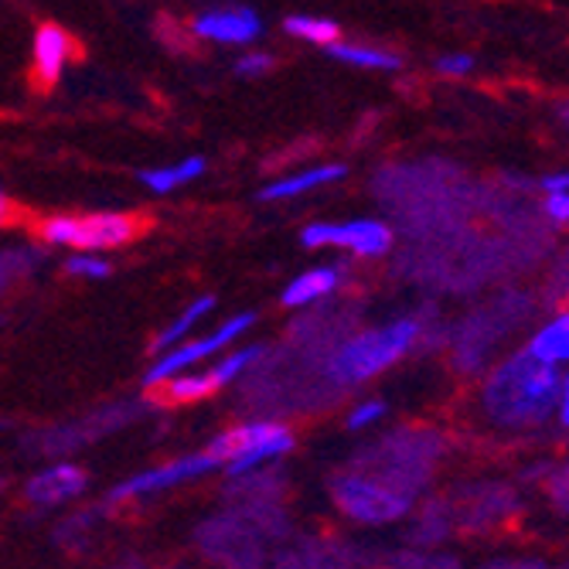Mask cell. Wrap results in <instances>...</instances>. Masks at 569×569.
Wrapping results in <instances>:
<instances>
[{
	"label": "cell",
	"mask_w": 569,
	"mask_h": 569,
	"mask_svg": "<svg viewBox=\"0 0 569 569\" xmlns=\"http://www.w3.org/2000/svg\"><path fill=\"white\" fill-rule=\"evenodd\" d=\"M569 389L566 376L529 358L526 351L508 358L485 389L488 412L501 427H536L552 417V406Z\"/></svg>",
	"instance_id": "cell-1"
},
{
	"label": "cell",
	"mask_w": 569,
	"mask_h": 569,
	"mask_svg": "<svg viewBox=\"0 0 569 569\" xmlns=\"http://www.w3.org/2000/svg\"><path fill=\"white\" fill-rule=\"evenodd\" d=\"M417 338H420L417 318H402L386 328L358 335L348 345H341L338 355L331 358V376L338 382H366V379L386 372L392 361H399Z\"/></svg>",
	"instance_id": "cell-2"
},
{
	"label": "cell",
	"mask_w": 569,
	"mask_h": 569,
	"mask_svg": "<svg viewBox=\"0 0 569 569\" xmlns=\"http://www.w3.org/2000/svg\"><path fill=\"white\" fill-rule=\"evenodd\" d=\"M48 246H76L82 252L117 249L133 242L143 232V222L123 212H96V216H51L38 226Z\"/></svg>",
	"instance_id": "cell-3"
},
{
	"label": "cell",
	"mask_w": 569,
	"mask_h": 569,
	"mask_svg": "<svg viewBox=\"0 0 569 569\" xmlns=\"http://www.w3.org/2000/svg\"><path fill=\"white\" fill-rule=\"evenodd\" d=\"M209 447L222 457V463L229 468L232 478H242V475L260 468V463L290 453L293 450V433L287 427H280V423H246L239 430H229V433L216 437Z\"/></svg>",
	"instance_id": "cell-4"
},
{
	"label": "cell",
	"mask_w": 569,
	"mask_h": 569,
	"mask_svg": "<svg viewBox=\"0 0 569 569\" xmlns=\"http://www.w3.org/2000/svg\"><path fill=\"white\" fill-rule=\"evenodd\" d=\"M249 325H256V315H236L232 321H226V325H222L219 331H212V335L174 345L171 351H164V355L147 369V379H143V382H147L150 389L171 382L174 376H181V372H188L191 366H198V361H204V358H212L216 351L229 348L239 335L249 331Z\"/></svg>",
	"instance_id": "cell-5"
},
{
	"label": "cell",
	"mask_w": 569,
	"mask_h": 569,
	"mask_svg": "<svg viewBox=\"0 0 569 569\" xmlns=\"http://www.w3.org/2000/svg\"><path fill=\"white\" fill-rule=\"evenodd\" d=\"M335 501L351 515L358 522H369V526H386L396 522L409 511V495H399L392 488H382L376 481L366 478H341L335 481Z\"/></svg>",
	"instance_id": "cell-6"
},
{
	"label": "cell",
	"mask_w": 569,
	"mask_h": 569,
	"mask_svg": "<svg viewBox=\"0 0 569 569\" xmlns=\"http://www.w3.org/2000/svg\"><path fill=\"white\" fill-rule=\"evenodd\" d=\"M300 242L307 249H321V246H338L348 249L355 256H366V260H376V256H386L392 246V232L389 226L376 222V219H355L345 226H331V222H310L300 232Z\"/></svg>",
	"instance_id": "cell-7"
},
{
	"label": "cell",
	"mask_w": 569,
	"mask_h": 569,
	"mask_svg": "<svg viewBox=\"0 0 569 569\" xmlns=\"http://www.w3.org/2000/svg\"><path fill=\"white\" fill-rule=\"evenodd\" d=\"M222 468V460L212 447H204L201 453H184L171 463H161V468H150L143 475H133L130 481H123L120 488H113L110 501H127V498H143V495H158L168 491L174 485H184L191 478H204L209 471Z\"/></svg>",
	"instance_id": "cell-8"
},
{
	"label": "cell",
	"mask_w": 569,
	"mask_h": 569,
	"mask_svg": "<svg viewBox=\"0 0 569 569\" xmlns=\"http://www.w3.org/2000/svg\"><path fill=\"white\" fill-rule=\"evenodd\" d=\"M89 485V475L76 463H51L41 475H34L24 488L28 501L31 505H41V508H51V505H62V501H72L86 491Z\"/></svg>",
	"instance_id": "cell-9"
},
{
	"label": "cell",
	"mask_w": 569,
	"mask_h": 569,
	"mask_svg": "<svg viewBox=\"0 0 569 569\" xmlns=\"http://www.w3.org/2000/svg\"><path fill=\"white\" fill-rule=\"evenodd\" d=\"M191 28H194L198 38L222 41V44H246V41H252V38H260V31H263L260 14L249 11V8L209 11V14H201Z\"/></svg>",
	"instance_id": "cell-10"
},
{
	"label": "cell",
	"mask_w": 569,
	"mask_h": 569,
	"mask_svg": "<svg viewBox=\"0 0 569 569\" xmlns=\"http://www.w3.org/2000/svg\"><path fill=\"white\" fill-rule=\"evenodd\" d=\"M72 59V38L59 24H41L34 34V76L48 89L56 86L66 62Z\"/></svg>",
	"instance_id": "cell-11"
},
{
	"label": "cell",
	"mask_w": 569,
	"mask_h": 569,
	"mask_svg": "<svg viewBox=\"0 0 569 569\" xmlns=\"http://www.w3.org/2000/svg\"><path fill=\"white\" fill-rule=\"evenodd\" d=\"M345 273L341 267H318V270H307L300 273L287 290H283V303L287 307H307V303H315L328 293H335L341 287Z\"/></svg>",
	"instance_id": "cell-12"
},
{
	"label": "cell",
	"mask_w": 569,
	"mask_h": 569,
	"mask_svg": "<svg viewBox=\"0 0 569 569\" xmlns=\"http://www.w3.org/2000/svg\"><path fill=\"white\" fill-rule=\"evenodd\" d=\"M345 178V168L341 164H321V168H310V171H300L293 178H283V181H273L260 191L263 201H283V198H297V194H307L315 188H325V184H335Z\"/></svg>",
	"instance_id": "cell-13"
},
{
	"label": "cell",
	"mask_w": 569,
	"mask_h": 569,
	"mask_svg": "<svg viewBox=\"0 0 569 569\" xmlns=\"http://www.w3.org/2000/svg\"><path fill=\"white\" fill-rule=\"evenodd\" d=\"M526 355L536 358V361H542V366L559 369L562 361L569 358V318H566V315L552 318V321L529 341Z\"/></svg>",
	"instance_id": "cell-14"
},
{
	"label": "cell",
	"mask_w": 569,
	"mask_h": 569,
	"mask_svg": "<svg viewBox=\"0 0 569 569\" xmlns=\"http://www.w3.org/2000/svg\"><path fill=\"white\" fill-rule=\"evenodd\" d=\"M328 56H335L338 62H348V66H358V69H399L402 59L392 56V51H382V48H369V44H345V41H335L328 44Z\"/></svg>",
	"instance_id": "cell-15"
},
{
	"label": "cell",
	"mask_w": 569,
	"mask_h": 569,
	"mask_svg": "<svg viewBox=\"0 0 569 569\" xmlns=\"http://www.w3.org/2000/svg\"><path fill=\"white\" fill-rule=\"evenodd\" d=\"M201 171H204V161H201V158H184V161H178V164H171V168H153V171H143V174H140V181H143L150 191L168 194V191H174V188H181V184L194 181Z\"/></svg>",
	"instance_id": "cell-16"
},
{
	"label": "cell",
	"mask_w": 569,
	"mask_h": 569,
	"mask_svg": "<svg viewBox=\"0 0 569 569\" xmlns=\"http://www.w3.org/2000/svg\"><path fill=\"white\" fill-rule=\"evenodd\" d=\"M212 307H216V297H198L174 325H168V328L158 335V341H153V351H161V355H164V351H171L174 345H181V338H184L201 318H209V315H212Z\"/></svg>",
	"instance_id": "cell-17"
},
{
	"label": "cell",
	"mask_w": 569,
	"mask_h": 569,
	"mask_svg": "<svg viewBox=\"0 0 569 569\" xmlns=\"http://www.w3.org/2000/svg\"><path fill=\"white\" fill-rule=\"evenodd\" d=\"M164 386H168L171 402H194V399H209L212 392H219V386L212 382L209 372H181Z\"/></svg>",
	"instance_id": "cell-18"
},
{
	"label": "cell",
	"mask_w": 569,
	"mask_h": 569,
	"mask_svg": "<svg viewBox=\"0 0 569 569\" xmlns=\"http://www.w3.org/2000/svg\"><path fill=\"white\" fill-rule=\"evenodd\" d=\"M287 31L293 38L315 41V44H335L338 41V24L331 18H303V14H293V18H287Z\"/></svg>",
	"instance_id": "cell-19"
},
{
	"label": "cell",
	"mask_w": 569,
	"mask_h": 569,
	"mask_svg": "<svg viewBox=\"0 0 569 569\" xmlns=\"http://www.w3.org/2000/svg\"><path fill=\"white\" fill-rule=\"evenodd\" d=\"M263 355V348L260 345H249V348H239V351H229L222 361H219V366L216 369H209V376H212V382L222 389V386H229L232 379H239L249 366H252V361L256 358H260Z\"/></svg>",
	"instance_id": "cell-20"
},
{
	"label": "cell",
	"mask_w": 569,
	"mask_h": 569,
	"mask_svg": "<svg viewBox=\"0 0 569 569\" xmlns=\"http://www.w3.org/2000/svg\"><path fill=\"white\" fill-rule=\"evenodd\" d=\"M66 273L86 277V280H107L110 277V263L99 260V256H92V252H79V256H72V260L66 263Z\"/></svg>",
	"instance_id": "cell-21"
},
{
	"label": "cell",
	"mask_w": 569,
	"mask_h": 569,
	"mask_svg": "<svg viewBox=\"0 0 569 569\" xmlns=\"http://www.w3.org/2000/svg\"><path fill=\"white\" fill-rule=\"evenodd\" d=\"M386 417V402L372 399V402H361L351 409V417H348V430H366L372 423H379Z\"/></svg>",
	"instance_id": "cell-22"
},
{
	"label": "cell",
	"mask_w": 569,
	"mask_h": 569,
	"mask_svg": "<svg viewBox=\"0 0 569 569\" xmlns=\"http://www.w3.org/2000/svg\"><path fill=\"white\" fill-rule=\"evenodd\" d=\"M273 69V59L267 56V51H249V56H242L239 62H236V72L239 76H263V72H270Z\"/></svg>",
	"instance_id": "cell-23"
},
{
	"label": "cell",
	"mask_w": 569,
	"mask_h": 569,
	"mask_svg": "<svg viewBox=\"0 0 569 569\" xmlns=\"http://www.w3.org/2000/svg\"><path fill=\"white\" fill-rule=\"evenodd\" d=\"M471 69H475V59L463 56V51H453V56L437 59V72H443V76H468Z\"/></svg>",
	"instance_id": "cell-24"
},
{
	"label": "cell",
	"mask_w": 569,
	"mask_h": 569,
	"mask_svg": "<svg viewBox=\"0 0 569 569\" xmlns=\"http://www.w3.org/2000/svg\"><path fill=\"white\" fill-rule=\"evenodd\" d=\"M546 216H549L556 226H566V219H569V191H562V194H546Z\"/></svg>",
	"instance_id": "cell-25"
},
{
	"label": "cell",
	"mask_w": 569,
	"mask_h": 569,
	"mask_svg": "<svg viewBox=\"0 0 569 569\" xmlns=\"http://www.w3.org/2000/svg\"><path fill=\"white\" fill-rule=\"evenodd\" d=\"M542 188H546V194H562V191L569 188V174H566V171L546 174V178H542Z\"/></svg>",
	"instance_id": "cell-26"
},
{
	"label": "cell",
	"mask_w": 569,
	"mask_h": 569,
	"mask_svg": "<svg viewBox=\"0 0 569 569\" xmlns=\"http://www.w3.org/2000/svg\"><path fill=\"white\" fill-rule=\"evenodd\" d=\"M11 219V201L4 194V188H0V222H8Z\"/></svg>",
	"instance_id": "cell-27"
},
{
	"label": "cell",
	"mask_w": 569,
	"mask_h": 569,
	"mask_svg": "<svg viewBox=\"0 0 569 569\" xmlns=\"http://www.w3.org/2000/svg\"><path fill=\"white\" fill-rule=\"evenodd\" d=\"M0 488H4V481H0Z\"/></svg>",
	"instance_id": "cell-28"
}]
</instances>
